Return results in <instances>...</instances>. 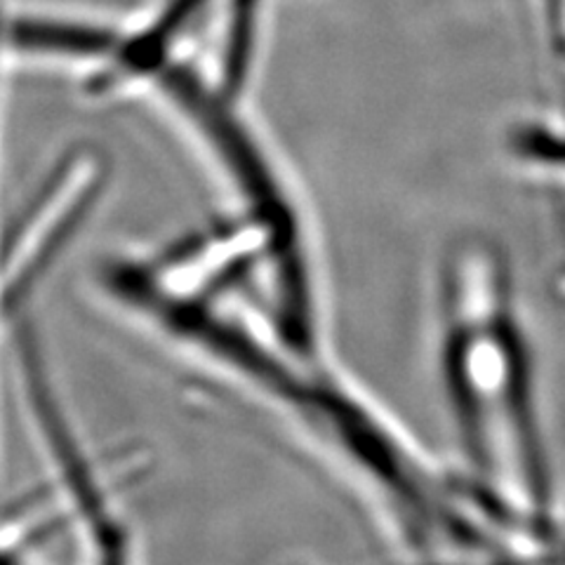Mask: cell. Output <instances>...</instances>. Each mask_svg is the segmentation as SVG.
<instances>
[{"mask_svg": "<svg viewBox=\"0 0 565 565\" xmlns=\"http://www.w3.org/2000/svg\"><path fill=\"white\" fill-rule=\"evenodd\" d=\"M500 255L457 245L444 271L446 401L469 473L502 519L533 535L550 521L552 479L533 373Z\"/></svg>", "mask_w": 565, "mask_h": 565, "instance_id": "1", "label": "cell"}, {"mask_svg": "<svg viewBox=\"0 0 565 565\" xmlns=\"http://www.w3.org/2000/svg\"><path fill=\"white\" fill-rule=\"evenodd\" d=\"M408 565H544V563H494V561H444V563H408Z\"/></svg>", "mask_w": 565, "mask_h": 565, "instance_id": "2", "label": "cell"}]
</instances>
